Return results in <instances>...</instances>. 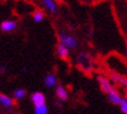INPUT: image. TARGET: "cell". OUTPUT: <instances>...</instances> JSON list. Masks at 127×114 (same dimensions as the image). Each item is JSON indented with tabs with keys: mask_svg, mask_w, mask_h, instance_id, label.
Masks as SVG:
<instances>
[{
	"mask_svg": "<svg viewBox=\"0 0 127 114\" xmlns=\"http://www.w3.org/2000/svg\"><path fill=\"white\" fill-rule=\"evenodd\" d=\"M0 71H1V72H4V71H5V66H1V68H0Z\"/></svg>",
	"mask_w": 127,
	"mask_h": 114,
	"instance_id": "17",
	"label": "cell"
},
{
	"mask_svg": "<svg viewBox=\"0 0 127 114\" xmlns=\"http://www.w3.org/2000/svg\"><path fill=\"white\" fill-rule=\"evenodd\" d=\"M126 47H127V44H126Z\"/></svg>",
	"mask_w": 127,
	"mask_h": 114,
	"instance_id": "20",
	"label": "cell"
},
{
	"mask_svg": "<svg viewBox=\"0 0 127 114\" xmlns=\"http://www.w3.org/2000/svg\"><path fill=\"white\" fill-rule=\"evenodd\" d=\"M107 98H108V100H110L112 104H114V105H120L121 100H123V98L120 97V94L116 90H113V91L110 92L107 94Z\"/></svg>",
	"mask_w": 127,
	"mask_h": 114,
	"instance_id": "5",
	"label": "cell"
},
{
	"mask_svg": "<svg viewBox=\"0 0 127 114\" xmlns=\"http://www.w3.org/2000/svg\"><path fill=\"white\" fill-rule=\"evenodd\" d=\"M33 19H34L35 22H41L43 19V13L41 11H36L33 14Z\"/></svg>",
	"mask_w": 127,
	"mask_h": 114,
	"instance_id": "15",
	"label": "cell"
},
{
	"mask_svg": "<svg viewBox=\"0 0 127 114\" xmlns=\"http://www.w3.org/2000/svg\"><path fill=\"white\" fill-rule=\"evenodd\" d=\"M57 53H58V55H60V57L63 58V59H66V58L69 57V49H68L65 46L61 44V43L57 46Z\"/></svg>",
	"mask_w": 127,
	"mask_h": 114,
	"instance_id": "9",
	"label": "cell"
},
{
	"mask_svg": "<svg viewBox=\"0 0 127 114\" xmlns=\"http://www.w3.org/2000/svg\"><path fill=\"white\" fill-rule=\"evenodd\" d=\"M120 108L125 114H127V100L126 99H123L121 103H120Z\"/></svg>",
	"mask_w": 127,
	"mask_h": 114,
	"instance_id": "16",
	"label": "cell"
},
{
	"mask_svg": "<svg viewBox=\"0 0 127 114\" xmlns=\"http://www.w3.org/2000/svg\"><path fill=\"white\" fill-rule=\"evenodd\" d=\"M13 100H12L9 97H7V95L5 94H0V105L1 106L6 107V108H11L12 106H13Z\"/></svg>",
	"mask_w": 127,
	"mask_h": 114,
	"instance_id": "8",
	"label": "cell"
},
{
	"mask_svg": "<svg viewBox=\"0 0 127 114\" xmlns=\"http://www.w3.org/2000/svg\"><path fill=\"white\" fill-rule=\"evenodd\" d=\"M32 101L36 107L43 106L44 103H46V97L41 92H35V93L32 94Z\"/></svg>",
	"mask_w": 127,
	"mask_h": 114,
	"instance_id": "3",
	"label": "cell"
},
{
	"mask_svg": "<svg viewBox=\"0 0 127 114\" xmlns=\"http://www.w3.org/2000/svg\"><path fill=\"white\" fill-rule=\"evenodd\" d=\"M56 95H57L58 99H61V100H66L68 99V93H66L65 88L63 87V86H58L56 88Z\"/></svg>",
	"mask_w": 127,
	"mask_h": 114,
	"instance_id": "11",
	"label": "cell"
},
{
	"mask_svg": "<svg viewBox=\"0 0 127 114\" xmlns=\"http://www.w3.org/2000/svg\"><path fill=\"white\" fill-rule=\"evenodd\" d=\"M98 80H99V83H100V87H101V90H103L104 92H106L107 94L111 91L114 90L113 86L111 85V83H110V80H108L107 78H105V77H103V76H99L98 77Z\"/></svg>",
	"mask_w": 127,
	"mask_h": 114,
	"instance_id": "4",
	"label": "cell"
},
{
	"mask_svg": "<svg viewBox=\"0 0 127 114\" xmlns=\"http://www.w3.org/2000/svg\"><path fill=\"white\" fill-rule=\"evenodd\" d=\"M34 113L35 114H48V108H47L46 105H43V106H39V107H35Z\"/></svg>",
	"mask_w": 127,
	"mask_h": 114,
	"instance_id": "14",
	"label": "cell"
},
{
	"mask_svg": "<svg viewBox=\"0 0 127 114\" xmlns=\"http://www.w3.org/2000/svg\"><path fill=\"white\" fill-rule=\"evenodd\" d=\"M110 77H111L116 83H119V84H121V85H124V86L127 87V78H125V77H123L121 75L116 73V72H111L110 73Z\"/></svg>",
	"mask_w": 127,
	"mask_h": 114,
	"instance_id": "6",
	"label": "cell"
},
{
	"mask_svg": "<svg viewBox=\"0 0 127 114\" xmlns=\"http://www.w3.org/2000/svg\"><path fill=\"white\" fill-rule=\"evenodd\" d=\"M77 63L83 70H91L92 68V59L88 54H79L77 56Z\"/></svg>",
	"mask_w": 127,
	"mask_h": 114,
	"instance_id": "2",
	"label": "cell"
},
{
	"mask_svg": "<svg viewBox=\"0 0 127 114\" xmlns=\"http://www.w3.org/2000/svg\"><path fill=\"white\" fill-rule=\"evenodd\" d=\"M26 97V91L22 88H18L14 91V98L15 99H23Z\"/></svg>",
	"mask_w": 127,
	"mask_h": 114,
	"instance_id": "13",
	"label": "cell"
},
{
	"mask_svg": "<svg viewBox=\"0 0 127 114\" xmlns=\"http://www.w3.org/2000/svg\"><path fill=\"white\" fill-rule=\"evenodd\" d=\"M60 41H61V44L65 46L68 49H76L77 48V41L71 35H68L65 33H60Z\"/></svg>",
	"mask_w": 127,
	"mask_h": 114,
	"instance_id": "1",
	"label": "cell"
},
{
	"mask_svg": "<svg viewBox=\"0 0 127 114\" xmlns=\"http://www.w3.org/2000/svg\"><path fill=\"white\" fill-rule=\"evenodd\" d=\"M43 5H44V6H46V7L48 8L51 13H56V9H57V8H56V5H55L54 1H50V0H44V1H43Z\"/></svg>",
	"mask_w": 127,
	"mask_h": 114,
	"instance_id": "12",
	"label": "cell"
},
{
	"mask_svg": "<svg viewBox=\"0 0 127 114\" xmlns=\"http://www.w3.org/2000/svg\"><path fill=\"white\" fill-rule=\"evenodd\" d=\"M126 100H127V94H126Z\"/></svg>",
	"mask_w": 127,
	"mask_h": 114,
	"instance_id": "19",
	"label": "cell"
},
{
	"mask_svg": "<svg viewBox=\"0 0 127 114\" xmlns=\"http://www.w3.org/2000/svg\"><path fill=\"white\" fill-rule=\"evenodd\" d=\"M56 106H57V107H61V103H58V101H56Z\"/></svg>",
	"mask_w": 127,
	"mask_h": 114,
	"instance_id": "18",
	"label": "cell"
},
{
	"mask_svg": "<svg viewBox=\"0 0 127 114\" xmlns=\"http://www.w3.org/2000/svg\"><path fill=\"white\" fill-rule=\"evenodd\" d=\"M44 84H46L47 87H55V85H56V77L54 75H48V76L44 78Z\"/></svg>",
	"mask_w": 127,
	"mask_h": 114,
	"instance_id": "10",
	"label": "cell"
},
{
	"mask_svg": "<svg viewBox=\"0 0 127 114\" xmlns=\"http://www.w3.org/2000/svg\"><path fill=\"white\" fill-rule=\"evenodd\" d=\"M15 27H16V22L7 20V21H4V22L1 23L0 28H1V30L2 31H11V30H13Z\"/></svg>",
	"mask_w": 127,
	"mask_h": 114,
	"instance_id": "7",
	"label": "cell"
}]
</instances>
